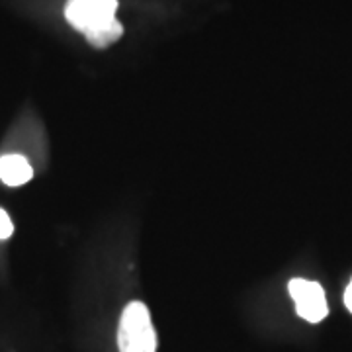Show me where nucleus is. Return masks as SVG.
Returning <instances> with one entry per match:
<instances>
[{
    "label": "nucleus",
    "mask_w": 352,
    "mask_h": 352,
    "mask_svg": "<svg viewBox=\"0 0 352 352\" xmlns=\"http://www.w3.org/2000/svg\"><path fill=\"white\" fill-rule=\"evenodd\" d=\"M34 176V168L30 161L24 155H16V153H8L0 157V180L6 186H24L25 182H30Z\"/></svg>",
    "instance_id": "obj_4"
},
{
    "label": "nucleus",
    "mask_w": 352,
    "mask_h": 352,
    "mask_svg": "<svg viewBox=\"0 0 352 352\" xmlns=\"http://www.w3.org/2000/svg\"><path fill=\"white\" fill-rule=\"evenodd\" d=\"M120 352H157V333L143 302L127 303L118 325Z\"/></svg>",
    "instance_id": "obj_1"
},
{
    "label": "nucleus",
    "mask_w": 352,
    "mask_h": 352,
    "mask_svg": "<svg viewBox=\"0 0 352 352\" xmlns=\"http://www.w3.org/2000/svg\"><path fill=\"white\" fill-rule=\"evenodd\" d=\"M118 0H69L65 18L75 30L92 36L116 20Z\"/></svg>",
    "instance_id": "obj_2"
},
{
    "label": "nucleus",
    "mask_w": 352,
    "mask_h": 352,
    "mask_svg": "<svg viewBox=\"0 0 352 352\" xmlns=\"http://www.w3.org/2000/svg\"><path fill=\"white\" fill-rule=\"evenodd\" d=\"M122 34H124V25L120 24L118 20H113L112 24L102 28L100 32H96L92 36H87V39L88 43L94 45V47H108L110 43H113V41H118V39L122 38Z\"/></svg>",
    "instance_id": "obj_5"
},
{
    "label": "nucleus",
    "mask_w": 352,
    "mask_h": 352,
    "mask_svg": "<svg viewBox=\"0 0 352 352\" xmlns=\"http://www.w3.org/2000/svg\"><path fill=\"white\" fill-rule=\"evenodd\" d=\"M344 305H346V309L352 314V280L351 284L346 286V289H344Z\"/></svg>",
    "instance_id": "obj_7"
},
{
    "label": "nucleus",
    "mask_w": 352,
    "mask_h": 352,
    "mask_svg": "<svg viewBox=\"0 0 352 352\" xmlns=\"http://www.w3.org/2000/svg\"><path fill=\"white\" fill-rule=\"evenodd\" d=\"M14 233V223L10 219V215L6 214L2 208H0V239H10Z\"/></svg>",
    "instance_id": "obj_6"
},
{
    "label": "nucleus",
    "mask_w": 352,
    "mask_h": 352,
    "mask_svg": "<svg viewBox=\"0 0 352 352\" xmlns=\"http://www.w3.org/2000/svg\"><path fill=\"white\" fill-rule=\"evenodd\" d=\"M288 292L296 303L298 315L309 323H321L329 315V305L321 284L314 280L294 278L289 280Z\"/></svg>",
    "instance_id": "obj_3"
}]
</instances>
